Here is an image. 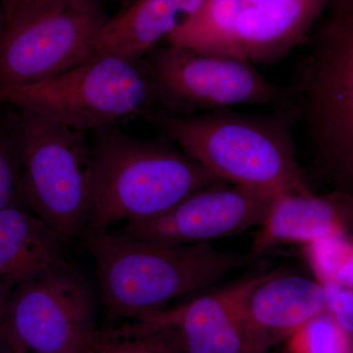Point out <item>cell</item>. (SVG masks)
I'll return each mask as SVG.
<instances>
[{"label":"cell","mask_w":353,"mask_h":353,"mask_svg":"<svg viewBox=\"0 0 353 353\" xmlns=\"http://www.w3.org/2000/svg\"><path fill=\"white\" fill-rule=\"evenodd\" d=\"M303 46L287 106L315 171L353 199V0H329Z\"/></svg>","instance_id":"1"},{"label":"cell","mask_w":353,"mask_h":353,"mask_svg":"<svg viewBox=\"0 0 353 353\" xmlns=\"http://www.w3.org/2000/svg\"><path fill=\"white\" fill-rule=\"evenodd\" d=\"M83 236L97 264L104 310L125 322L160 312L259 259L252 252H225L210 243L170 245L120 232Z\"/></svg>","instance_id":"2"},{"label":"cell","mask_w":353,"mask_h":353,"mask_svg":"<svg viewBox=\"0 0 353 353\" xmlns=\"http://www.w3.org/2000/svg\"><path fill=\"white\" fill-rule=\"evenodd\" d=\"M268 115L230 110L180 115L150 110L145 117L206 170L232 185L274 194H310L294 145L288 108Z\"/></svg>","instance_id":"3"},{"label":"cell","mask_w":353,"mask_h":353,"mask_svg":"<svg viewBox=\"0 0 353 353\" xmlns=\"http://www.w3.org/2000/svg\"><path fill=\"white\" fill-rule=\"evenodd\" d=\"M92 132V202L83 233L150 219L194 192L228 183L166 143L134 138L113 126Z\"/></svg>","instance_id":"4"},{"label":"cell","mask_w":353,"mask_h":353,"mask_svg":"<svg viewBox=\"0 0 353 353\" xmlns=\"http://www.w3.org/2000/svg\"><path fill=\"white\" fill-rule=\"evenodd\" d=\"M0 103L85 132L145 115L153 92L145 59L102 55L50 80L0 88Z\"/></svg>","instance_id":"5"},{"label":"cell","mask_w":353,"mask_h":353,"mask_svg":"<svg viewBox=\"0 0 353 353\" xmlns=\"http://www.w3.org/2000/svg\"><path fill=\"white\" fill-rule=\"evenodd\" d=\"M22 192L37 215L68 243L87 228L92 202V148L85 134L23 111Z\"/></svg>","instance_id":"6"},{"label":"cell","mask_w":353,"mask_h":353,"mask_svg":"<svg viewBox=\"0 0 353 353\" xmlns=\"http://www.w3.org/2000/svg\"><path fill=\"white\" fill-rule=\"evenodd\" d=\"M99 332L92 287L64 260L14 285L1 336L8 353H88Z\"/></svg>","instance_id":"7"},{"label":"cell","mask_w":353,"mask_h":353,"mask_svg":"<svg viewBox=\"0 0 353 353\" xmlns=\"http://www.w3.org/2000/svg\"><path fill=\"white\" fill-rule=\"evenodd\" d=\"M143 59L153 103L161 104L166 112L190 115L241 104L284 108L289 99L288 88L271 82L252 64L236 58L169 44L153 48Z\"/></svg>","instance_id":"8"},{"label":"cell","mask_w":353,"mask_h":353,"mask_svg":"<svg viewBox=\"0 0 353 353\" xmlns=\"http://www.w3.org/2000/svg\"><path fill=\"white\" fill-rule=\"evenodd\" d=\"M108 19L99 0H70L6 26L0 39V88L50 80L94 59L95 41Z\"/></svg>","instance_id":"9"},{"label":"cell","mask_w":353,"mask_h":353,"mask_svg":"<svg viewBox=\"0 0 353 353\" xmlns=\"http://www.w3.org/2000/svg\"><path fill=\"white\" fill-rule=\"evenodd\" d=\"M277 196L223 183L194 192L162 214L127 223L119 232L170 245L209 243L259 227Z\"/></svg>","instance_id":"10"},{"label":"cell","mask_w":353,"mask_h":353,"mask_svg":"<svg viewBox=\"0 0 353 353\" xmlns=\"http://www.w3.org/2000/svg\"><path fill=\"white\" fill-rule=\"evenodd\" d=\"M329 0H270L241 11L190 50L243 60L278 61L303 46Z\"/></svg>","instance_id":"11"},{"label":"cell","mask_w":353,"mask_h":353,"mask_svg":"<svg viewBox=\"0 0 353 353\" xmlns=\"http://www.w3.org/2000/svg\"><path fill=\"white\" fill-rule=\"evenodd\" d=\"M279 270L241 279L138 321L168 332L183 353H255L245 328V303L255 288Z\"/></svg>","instance_id":"12"},{"label":"cell","mask_w":353,"mask_h":353,"mask_svg":"<svg viewBox=\"0 0 353 353\" xmlns=\"http://www.w3.org/2000/svg\"><path fill=\"white\" fill-rule=\"evenodd\" d=\"M326 310L323 285L284 268L257 285L245 307L248 338L255 353H268Z\"/></svg>","instance_id":"13"},{"label":"cell","mask_w":353,"mask_h":353,"mask_svg":"<svg viewBox=\"0 0 353 353\" xmlns=\"http://www.w3.org/2000/svg\"><path fill=\"white\" fill-rule=\"evenodd\" d=\"M336 234L353 236V199L334 190L322 196L282 192L272 202L250 252L259 257L279 246H304Z\"/></svg>","instance_id":"14"},{"label":"cell","mask_w":353,"mask_h":353,"mask_svg":"<svg viewBox=\"0 0 353 353\" xmlns=\"http://www.w3.org/2000/svg\"><path fill=\"white\" fill-rule=\"evenodd\" d=\"M208 0H131L108 17L94 44V57L143 59L161 39L196 16Z\"/></svg>","instance_id":"15"},{"label":"cell","mask_w":353,"mask_h":353,"mask_svg":"<svg viewBox=\"0 0 353 353\" xmlns=\"http://www.w3.org/2000/svg\"><path fill=\"white\" fill-rule=\"evenodd\" d=\"M59 234L34 211L11 202L0 209V284L13 287L64 261Z\"/></svg>","instance_id":"16"},{"label":"cell","mask_w":353,"mask_h":353,"mask_svg":"<svg viewBox=\"0 0 353 353\" xmlns=\"http://www.w3.org/2000/svg\"><path fill=\"white\" fill-rule=\"evenodd\" d=\"M88 353H183L168 332L141 321L99 330Z\"/></svg>","instance_id":"17"},{"label":"cell","mask_w":353,"mask_h":353,"mask_svg":"<svg viewBox=\"0 0 353 353\" xmlns=\"http://www.w3.org/2000/svg\"><path fill=\"white\" fill-rule=\"evenodd\" d=\"M306 261L321 285L353 289V236L336 234L303 246Z\"/></svg>","instance_id":"18"},{"label":"cell","mask_w":353,"mask_h":353,"mask_svg":"<svg viewBox=\"0 0 353 353\" xmlns=\"http://www.w3.org/2000/svg\"><path fill=\"white\" fill-rule=\"evenodd\" d=\"M285 353H353V334L328 311L306 323L284 343Z\"/></svg>","instance_id":"19"},{"label":"cell","mask_w":353,"mask_h":353,"mask_svg":"<svg viewBox=\"0 0 353 353\" xmlns=\"http://www.w3.org/2000/svg\"><path fill=\"white\" fill-rule=\"evenodd\" d=\"M270 0H208L203 8L167 38L171 46L192 48L199 39L219 29L241 11Z\"/></svg>","instance_id":"20"},{"label":"cell","mask_w":353,"mask_h":353,"mask_svg":"<svg viewBox=\"0 0 353 353\" xmlns=\"http://www.w3.org/2000/svg\"><path fill=\"white\" fill-rule=\"evenodd\" d=\"M322 285L325 290L326 310L341 328L353 334V289L334 283Z\"/></svg>","instance_id":"21"},{"label":"cell","mask_w":353,"mask_h":353,"mask_svg":"<svg viewBox=\"0 0 353 353\" xmlns=\"http://www.w3.org/2000/svg\"><path fill=\"white\" fill-rule=\"evenodd\" d=\"M70 0H0L4 27L53 10Z\"/></svg>","instance_id":"22"},{"label":"cell","mask_w":353,"mask_h":353,"mask_svg":"<svg viewBox=\"0 0 353 353\" xmlns=\"http://www.w3.org/2000/svg\"><path fill=\"white\" fill-rule=\"evenodd\" d=\"M14 178L6 157L0 152V209L13 202Z\"/></svg>","instance_id":"23"},{"label":"cell","mask_w":353,"mask_h":353,"mask_svg":"<svg viewBox=\"0 0 353 353\" xmlns=\"http://www.w3.org/2000/svg\"><path fill=\"white\" fill-rule=\"evenodd\" d=\"M12 289L13 287L10 285L0 284V345H3L1 336L2 325H3L4 315H6L7 301Z\"/></svg>","instance_id":"24"},{"label":"cell","mask_w":353,"mask_h":353,"mask_svg":"<svg viewBox=\"0 0 353 353\" xmlns=\"http://www.w3.org/2000/svg\"><path fill=\"white\" fill-rule=\"evenodd\" d=\"M0 26H4L3 15H0Z\"/></svg>","instance_id":"25"},{"label":"cell","mask_w":353,"mask_h":353,"mask_svg":"<svg viewBox=\"0 0 353 353\" xmlns=\"http://www.w3.org/2000/svg\"><path fill=\"white\" fill-rule=\"evenodd\" d=\"M4 26H0V39H1L2 32H3Z\"/></svg>","instance_id":"26"}]
</instances>
